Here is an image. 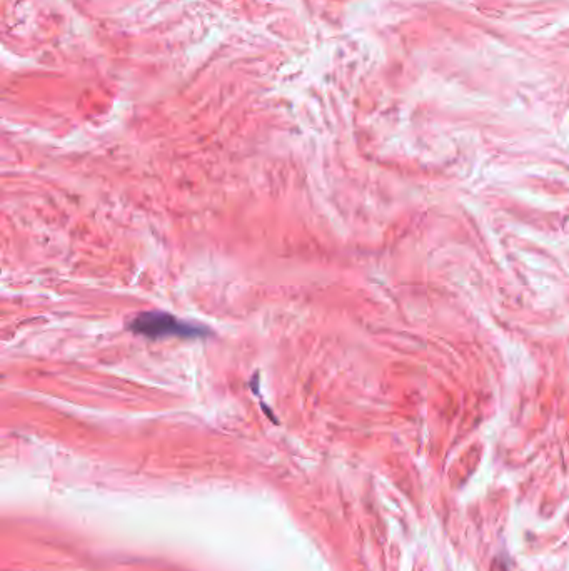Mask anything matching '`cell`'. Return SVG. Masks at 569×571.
<instances>
[{"label": "cell", "instance_id": "obj_1", "mask_svg": "<svg viewBox=\"0 0 569 571\" xmlns=\"http://www.w3.org/2000/svg\"><path fill=\"white\" fill-rule=\"evenodd\" d=\"M131 329L134 333L142 334L147 338H162V336H179V338H197L202 336V327L184 322L172 314L167 313H144L139 314L131 322Z\"/></svg>", "mask_w": 569, "mask_h": 571}]
</instances>
